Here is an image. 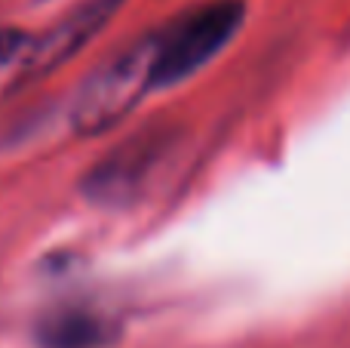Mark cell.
<instances>
[{
    "instance_id": "cell-1",
    "label": "cell",
    "mask_w": 350,
    "mask_h": 348,
    "mask_svg": "<svg viewBox=\"0 0 350 348\" xmlns=\"http://www.w3.org/2000/svg\"><path fill=\"white\" fill-rule=\"evenodd\" d=\"M154 62H157V31L133 40L105 59L71 96L68 121L77 136H102L126 121L154 86Z\"/></svg>"
},
{
    "instance_id": "cell-2",
    "label": "cell",
    "mask_w": 350,
    "mask_h": 348,
    "mask_svg": "<svg viewBox=\"0 0 350 348\" xmlns=\"http://www.w3.org/2000/svg\"><path fill=\"white\" fill-rule=\"evenodd\" d=\"M246 3L243 0H209L197 10L178 16L157 31V62L154 86H175L203 71L224 47L237 37Z\"/></svg>"
},
{
    "instance_id": "cell-3",
    "label": "cell",
    "mask_w": 350,
    "mask_h": 348,
    "mask_svg": "<svg viewBox=\"0 0 350 348\" xmlns=\"http://www.w3.org/2000/svg\"><path fill=\"white\" fill-rule=\"evenodd\" d=\"M178 133L172 127L154 123L126 136L105 158H98L80 179V191L90 203L105 210H123L142 201L157 173L172 154Z\"/></svg>"
},
{
    "instance_id": "cell-4",
    "label": "cell",
    "mask_w": 350,
    "mask_h": 348,
    "mask_svg": "<svg viewBox=\"0 0 350 348\" xmlns=\"http://www.w3.org/2000/svg\"><path fill=\"white\" fill-rule=\"evenodd\" d=\"M123 6V0H90V3L77 6L74 12H68L53 31L34 37L28 55L22 59L18 71L22 77H40V74L53 71V68L65 65L71 55H77L105 25L111 22L117 10Z\"/></svg>"
},
{
    "instance_id": "cell-5",
    "label": "cell",
    "mask_w": 350,
    "mask_h": 348,
    "mask_svg": "<svg viewBox=\"0 0 350 348\" xmlns=\"http://www.w3.org/2000/svg\"><path fill=\"white\" fill-rule=\"evenodd\" d=\"M117 339L120 321L86 306H62L43 314L34 327L37 348H111Z\"/></svg>"
},
{
    "instance_id": "cell-6",
    "label": "cell",
    "mask_w": 350,
    "mask_h": 348,
    "mask_svg": "<svg viewBox=\"0 0 350 348\" xmlns=\"http://www.w3.org/2000/svg\"><path fill=\"white\" fill-rule=\"evenodd\" d=\"M31 43H34V34H25V31H18V28H0V68L12 65V62L22 65Z\"/></svg>"
}]
</instances>
